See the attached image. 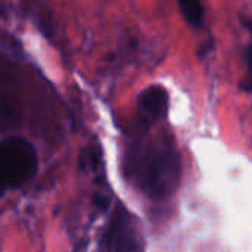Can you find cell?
Here are the masks:
<instances>
[{
  "mask_svg": "<svg viewBox=\"0 0 252 252\" xmlns=\"http://www.w3.org/2000/svg\"><path fill=\"white\" fill-rule=\"evenodd\" d=\"M180 12L185 18V21L193 27V28H201L204 25V18H205V10H204V3L202 0H177Z\"/></svg>",
  "mask_w": 252,
  "mask_h": 252,
  "instance_id": "cell-6",
  "label": "cell"
},
{
  "mask_svg": "<svg viewBox=\"0 0 252 252\" xmlns=\"http://www.w3.org/2000/svg\"><path fill=\"white\" fill-rule=\"evenodd\" d=\"M109 202H111L109 196H106V195H103V193H96V196H94V205H96L100 211H105V210L109 207Z\"/></svg>",
  "mask_w": 252,
  "mask_h": 252,
  "instance_id": "cell-7",
  "label": "cell"
},
{
  "mask_svg": "<svg viewBox=\"0 0 252 252\" xmlns=\"http://www.w3.org/2000/svg\"><path fill=\"white\" fill-rule=\"evenodd\" d=\"M34 146L24 137L12 136L0 142V196L27 183L37 171Z\"/></svg>",
  "mask_w": 252,
  "mask_h": 252,
  "instance_id": "cell-2",
  "label": "cell"
},
{
  "mask_svg": "<svg viewBox=\"0 0 252 252\" xmlns=\"http://www.w3.org/2000/svg\"><path fill=\"white\" fill-rule=\"evenodd\" d=\"M145 242L137 219L118 202L102 235L100 252H143Z\"/></svg>",
  "mask_w": 252,
  "mask_h": 252,
  "instance_id": "cell-3",
  "label": "cell"
},
{
  "mask_svg": "<svg viewBox=\"0 0 252 252\" xmlns=\"http://www.w3.org/2000/svg\"><path fill=\"white\" fill-rule=\"evenodd\" d=\"M21 100L13 65L0 56V133L19 126Z\"/></svg>",
  "mask_w": 252,
  "mask_h": 252,
  "instance_id": "cell-4",
  "label": "cell"
},
{
  "mask_svg": "<svg viewBox=\"0 0 252 252\" xmlns=\"http://www.w3.org/2000/svg\"><path fill=\"white\" fill-rule=\"evenodd\" d=\"M130 170L142 192L154 199L170 196L182 177L180 157L170 145H152L134 152Z\"/></svg>",
  "mask_w": 252,
  "mask_h": 252,
  "instance_id": "cell-1",
  "label": "cell"
},
{
  "mask_svg": "<svg viewBox=\"0 0 252 252\" xmlns=\"http://www.w3.org/2000/svg\"><path fill=\"white\" fill-rule=\"evenodd\" d=\"M137 114L143 127L165 118L168 114V92L159 84L146 87L137 99Z\"/></svg>",
  "mask_w": 252,
  "mask_h": 252,
  "instance_id": "cell-5",
  "label": "cell"
}]
</instances>
